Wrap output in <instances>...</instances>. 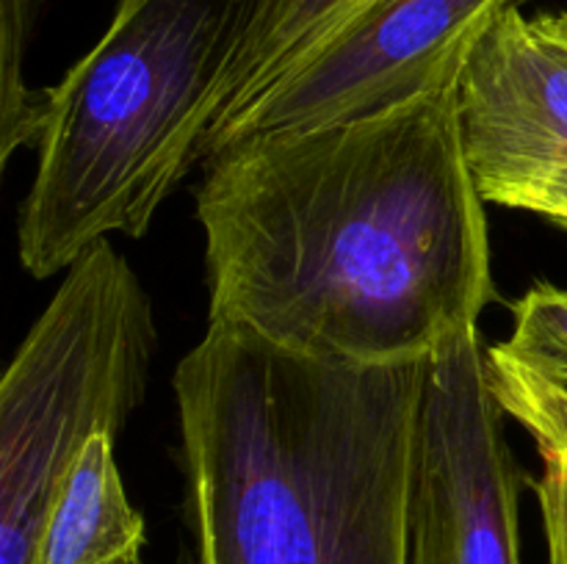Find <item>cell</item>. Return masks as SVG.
Here are the masks:
<instances>
[{"label": "cell", "instance_id": "obj_11", "mask_svg": "<svg viewBox=\"0 0 567 564\" xmlns=\"http://www.w3.org/2000/svg\"><path fill=\"white\" fill-rule=\"evenodd\" d=\"M0 164L39 142L50 88L25 86V53L44 0H0Z\"/></svg>", "mask_w": 567, "mask_h": 564}, {"label": "cell", "instance_id": "obj_5", "mask_svg": "<svg viewBox=\"0 0 567 564\" xmlns=\"http://www.w3.org/2000/svg\"><path fill=\"white\" fill-rule=\"evenodd\" d=\"M480 332L426 357L408 509V564H520V476Z\"/></svg>", "mask_w": 567, "mask_h": 564}, {"label": "cell", "instance_id": "obj_7", "mask_svg": "<svg viewBox=\"0 0 567 564\" xmlns=\"http://www.w3.org/2000/svg\"><path fill=\"white\" fill-rule=\"evenodd\" d=\"M460 136L485 202L551 219L567 205V6L502 11L457 81Z\"/></svg>", "mask_w": 567, "mask_h": 564}, {"label": "cell", "instance_id": "obj_4", "mask_svg": "<svg viewBox=\"0 0 567 564\" xmlns=\"http://www.w3.org/2000/svg\"><path fill=\"white\" fill-rule=\"evenodd\" d=\"M155 310L136 271L100 241L17 346L0 382V564H44V531L78 453L120 437L147 390Z\"/></svg>", "mask_w": 567, "mask_h": 564}, {"label": "cell", "instance_id": "obj_6", "mask_svg": "<svg viewBox=\"0 0 567 564\" xmlns=\"http://www.w3.org/2000/svg\"><path fill=\"white\" fill-rule=\"evenodd\" d=\"M529 0H377L227 122L203 160L238 142L313 130L457 88L482 33Z\"/></svg>", "mask_w": 567, "mask_h": 564}, {"label": "cell", "instance_id": "obj_1", "mask_svg": "<svg viewBox=\"0 0 567 564\" xmlns=\"http://www.w3.org/2000/svg\"><path fill=\"white\" fill-rule=\"evenodd\" d=\"M194 197L208 324L305 357L426 359L493 302L457 88L210 155Z\"/></svg>", "mask_w": 567, "mask_h": 564}, {"label": "cell", "instance_id": "obj_13", "mask_svg": "<svg viewBox=\"0 0 567 564\" xmlns=\"http://www.w3.org/2000/svg\"><path fill=\"white\" fill-rule=\"evenodd\" d=\"M548 221H554V224L565 227V230H567V205H565V208H559V210H557V213H554V216H551V219H548Z\"/></svg>", "mask_w": 567, "mask_h": 564}, {"label": "cell", "instance_id": "obj_14", "mask_svg": "<svg viewBox=\"0 0 567 564\" xmlns=\"http://www.w3.org/2000/svg\"><path fill=\"white\" fill-rule=\"evenodd\" d=\"M181 564H194V558H183V562Z\"/></svg>", "mask_w": 567, "mask_h": 564}, {"label": "cell", "instance_id": "obj_8", "mask_svg": "<svg viewBox=\"0 0 567 564\" xmlns=\"http://www.w3.org/2000/svg\"><path fill=\"white\" fill-rule=\"evenodd\" d=\"M114 446L116 437L100 431L78 453L50 512L44 564H138L147 529L122 484Z\"/></svg>", "mask_w": 567, "mask_h": 564}, {"label": "cell", "instance_id": "obj_9", "mask_svg": "<svg viewBox=\"0 0 567 564\" xmlns=\"http://www.w3.org/2000/svg\"><path fill=\"white\" fill-rule=\"evenodd\" d=\"M374 3L377 0H258L241 50L216 97V122L208 142Z\"/></svg>", "mask_w": 567, "mask_h": 564}, {"label": "cell", "instance_id": "obj_3", "mask_svg": "<svg viewBox=\"0 0 567 564\" xmlns=\"http://www.w3.org/2000/svg\"><path fill=\"white\" fill-rule=\"evenodd\" d=\"M258 0H116L86 55L50 88L17 252L37 280L114 232L142 238L203 160L216 97Z\"/></svg>", "mask_w": 567, "mask_h": 564}, {"label": "cell", "instance_id": "obj_12", "mask_svg": "<svg viewBox=\"0 0 567 564\" xmlns=\"http://www.w3.org/2000/svg\"><path fill=\"white\" fill-rule=\"evenodd\" d=\"M513 324L504 346L548 379L567 385V288L548 282L529 288L513 304Z\"/></svg>", "mask_w": 567, "mask_h": 564}, {"label": "cell", "instance_id": "obj_2", "mask_svg": "<svg viewBox=\"0 0 567 564\" xmlns=\"http://www.w3.org/2000/svg\"><path fill=\"white\" fill-rule=\"evenodd\" d=\"M424 370L208 324L172 376L194 564H408Z\"/></svg>", "mask_w": 567, "mask_h": 564}, {"label": "cell", "instance_id": "obj_10", "mask_svg": "<svg viewBox=\"0 0 567 564\" xmlns=\"http://www.w3.org/2000/svg\"><path fill=\"white\" fill-rule=\"evenodd\" d=\"M487 365L498 404L535 440L540 457L535 492L548 564H567V385L548 379L504 343L487 348Z\"/></svg>", "mask_w": 567, "mask_h": 564}]
</instances>
